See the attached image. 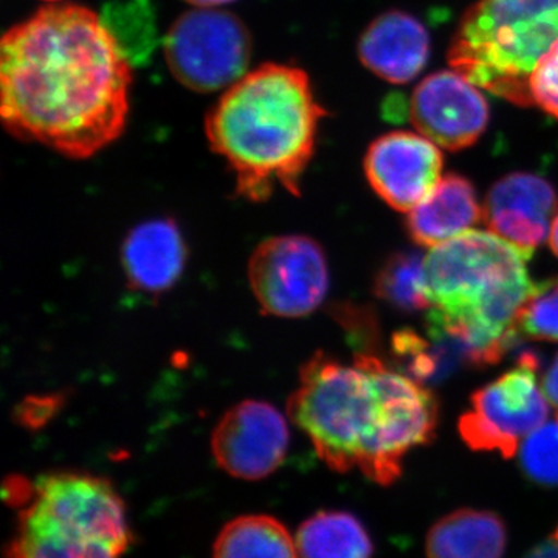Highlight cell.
I'll return each instance as SVG.
<instances>
[{"label": "cell", "mask_w": 558, "mask_h": 558, "mask_svg": "<svg viewBox=\"0 0 558 558\" xmlns=\"http://www.w3.org/2000/svg\"><path fill=\"white\" fill-rule=\"evenodd\" d=\"M483 220V207L470 180L449 174L427 199L411 209L407 230L418 247H436L472 230Z\"/></svg>", "instance_id": "17"}, {"label": "cell", "mask_w": 558, "mask_h": 558, "mask_svg": "<svg viewBox=\"0 0 558 558\" xmlns=\"http://www.w3.org/2000/svg\"><path fill=\"white\" fill-rule=\"evenodd\" d=\"M250 54L247 27L227 11H190L174 22L165 39L172 75L196 92H215L236 83L244 76Z\"/></svg>", "instance_id": "8"}, {"label": "cell", "mask_w": 558, "mask_h": 558, "mask_svg": "<svg viewBox=\"0 0 558 558\" xmlns=\"http://www.w3.org/2000/svg\"><path fill=\"white\" fill-rule=\"evenodd\" d=\"M529 258L492 231L469 230L425 256L433 340L470 365H495L519 341L520 311L535 289Z\"/></svg>", "instance_id": "3"}, {"label": "cell", "mask_w": 558, "mask_h": 558, "mask_svg": "<svg viewBox=\"0 0 558 558\" xmlns=\"http://www.w3.org/2000/svg\"><path fill=\"white\" fill-rule=\"evenodd\" d=\"M374 371L380 389V421L360 472L380 486H389L402 475L407 454L435 438L439 402L424 381L391 368L379 355L374 359Z\"/></svg>", "instance_id": "9"}, {"label": "cell", "mask_w": 558, "mask_h": 558, "mask_svg": "<svg viewBox=\"0 0 558 558\" xmlns=\"http://www.w3.org/2000/svg\"><path fill=\"white\" fill-rule=\"evenodd\" d=\"M185 263V242L172 220L140 223L123 244L124 274L143 292L160 293L172 288Z\"/></svg>", "instance_id": "16"}, {"label": "cell", "mask_w": 558, "mask_h": 558, "mask_svg": "<svg viewBox=\"0 0 558 558\" xmlns=\"http://www.w3.org/2000/svg\"><path fill=\"white\" fill-rule=\"evenodd\" d=\"M549 247L558 258V213L549 231Z\"/></svg>", "instance_id": "28"}, {"label": "cell", "mask_w": 558, "mask_h": 558, "mask_svg": "<svg viewBox=\"0 0 558 558\" xmlns=\"http://www.w3.org/2000/svg\"><path fill=\"white\" fill-rule=\"evenodd\" d=\"M527 90L532 106L558 120V39L532 69Z\"/></svg>", "instance_id": "25"}, {"label": "cell", "mask_w": 558, "mask_h": 558, "mask_svg": "<svg viewBox=\"0 0 558 558\" xmlns=\"http://www.w3.org/2000/svg\"><path fill=\"white\" fill-rule=\"evenodd\" d=\"M391 343L396 359L405 366L407 374L414 379L421 381L435 379L440 365L446 363L439 352H436L435 347L422 339L413 329L399 330L392 336Z\"/></svg>", "instance_id": "24"}, {"label": "cell", "mask_w": 558, "mask_h": 558, "mask_svg": "<svg viewBox=\"0 0 558 558\" xmlns=\"http://www.w3.org/2000/svg\"><path fill=\"white\" fill-rule=\"evenodd\" d=\"M429 36L421 21L403 11H388L363 32L359 58L374 75L392 84H407L425 69Z\"/></svg>", "instance_id": "15"}, {"label": "cell", "mask_w": 558, "mask_h": 558, "mask_svg": "<svg viewBox=\"0 0 558 558\" xmlns=\"http://www.w3.org/2000/svg\"><path fill=\"white\" fill-rule=\"evenodd\" d=\"M325 116L304 70L269 62L231 84L209 110L205 132L233 171L236 193L263 202L277 185L300 196Z\"/></svg>", "instance_id": "2"}, {"label": "cell", "mask_w": 558, "mask_h": 558, "mask_svg": "<svg viewBox=\"0 0 558 558\" xmlns=\"http://www.w3.org/2000/svg\"><path fill=\"white\" fill-rule=\"evenodd\" d=\"M213 558H300L295 538L270 515H244L220 531Z\"/></svg>", "instance_id": "20"}, {"label": "cell", "mask_w": 558, "mask_h": 558, "mask_svg": "<svg viewBox=\"0 0 558 558\" xmlns=\"http://www.w3.org/2000/svg\"><path fill=\"white\" fill-rule=\"evenodd\" d=\"M542 384L550 405L558 409V352L553 363H550L548 371H546L545 376H543Z\"/></svg>", "instance_id": "26"}, {"label": "cell", "mask_w": 558, "mask_h": 558, "mask_svg": "<svg viewBox=\"0 0 558 558\" xmlns=\"http://www.w3.org/2000/svg\"><path fill=\"white\" fill-rule=\"evenodd\" d=\"M374 293L389 307L416 314L432 307L425 258L418 252H396L381 264L374 278Z\"/></svg>", "instance_id": "21"}, {"label": "cell", "mask_w": 558, "mask_h": 558, "mask_svg": "<svg viewBox=\"0 0 558 558\" xmlns=\"http://www.w3.org/2000/svg\"><path fill=\"white\" fill-rule=\"evenodd\" d=\"M557 213L558 196L548 180L531 172H513L488 190L483 220L488 231L531 259L549 238Z\"/></svg>", "instance_id": "14"}, {"label": "cell", "mask_w": 558, "mask_h": 558, "mask_svg": "<svg viewBox=\"0 0 558 558\" xmlns=\"http://www.w3.org/2000/svg\"><path fill=\"white\" fill-rule=\"evenodd\" d=\"M7 488L17 508L7 558H120L131 546L123 498L101 476L54 472Z\"/></svg>", "instance_id": "4"}, {"label": "cell", "mask_w": 558, "mask_h": 558, "mask_svg": "<svg viewBox=\"0 0 558 558\" xmlns=\"http://www.w3.org/2000/svg\"><path fill=\"white\" fill-rule=\"evenodd\" d=\"M524 558H558V524L556 531L549 535L548 539L539 543L534 549L529 550Z\"/></svg>", "instance_id": "27"}, {"label": "cell", "mask_w": 558, "mask_h": 558, "mask_svg": "<svg viewBox=\"0 0 558 558\" xmlns=\"http://www.w3.org/2000/svg\"><path fill=\"white\" fill-rule=\"evenodd\" d=\"M407 116L418 134L440 149H468L487 130L488 102L458 70H439L411 92Z\"/></svg>", "instance_id": "11"}, {"label": "cell", "mask_w": 558, "mask_h": 558, "mask_svg": "<svg viewBox=\"0 0 558 558\" xmlns=\"http://www.w3.org/2000/svg\"><path fill=\"white\" fill-rule=\"evenodd\" d=\"M558 39V0H478L450 44L451 69L480 89L532 106L527 81Z\"/></svg>", "instance_id": "5"}, {"label": "cell", "mask_w": 558, "mask_h": 558, "mask_svg": "<svg viewBox=\"0 0 558 558\" xmlns=\"http://www.w3.org/2000/svg\"><path fill=\"white\" fill-rule=\"evenodd\" d=\"M374 352H359L352 365L318 352L300 371L289 399V417L336 472L362 470L376 438L380 389Z\"/></svg>", "instance_id": "6"}, {"label": "cell", "mask_w": 558, "mask_h": 558, "mask_svg": "<svg viewBox=\"0 0 558 558\" xmlns=\"http://www.w3.org/2000/svg\"><path fill=\"white\" fill-rule=\"evenodd\" d=\"M300 558H373L374 545L365 524L344 510H322L296 532Z\"/></svg>", "instance_id": "19"}, {"label": "cell", "mask_w": 558, "mask_h": 558, "mask_svg": "<svg viewBox=\"0 0 558 558\" xmlns=\"http://www.w3.org/2000/svg\"><path fill=\"white\" fill-rule=\"evenodd\" d=\"M520 340L558 343V277L545 279L520 311L515 325Z\"/></svg>", "instance_id": "22"}, {"label": "cell", "mask_w": 558, "mask_h": 558, "mask_svg": "<svg viewBox=\"0 0 558 558\" xmlns=\"http://www.w3.org/2000/svg\"><path fill=\"white\" fill-rule=\"evenodd\" d=\"M508 527L492 510L458 509L436 521L425 539L427 558H505Z\"/></svg>", "instance_id": "18"}, {"label": "cell", "mask_w": 558, "mask_h": 558, "mask_svg": "<svg viewBox=\"0 0 558 558\" xmlns=\"http://www.w3.org/2000/svg\"><path fill=\"white\" fill-rule=\"evenodd\" d=\"M288 418L270 403L244 400L227 411L211 436V451L223 472L259 481L277 472L288 454Z\"/></svg>", "instance_id": "12"}, {"label": "cell", "mask_w": 558, "mask_h": 558, "mask_svg": "<svg viewBox=\"0 0 558 558\" xmlns=\"http://www.w3.org/2000/svg\"><path fill=\"white\" fill-rule=\"evenodd\" d=\"M248 281L264 314L306 317L328 295V259L312 238H270L250 256Z\"/></svg>", "instance_id": "10"}, {"label": "cell", "mask_w": 558, "mask_h": 558, "mask_svg": "<svg viewBox=\"0 0 558 558\" xmlns=\"http://www.w3.org/2000/svg\"><path fill=\"white\" fill-rule=\"evenodd\" d=\"M131 84L119 39L86 7H44L0 44L3 126L70 159H89L123 134Z\"/></svg>", "instance_id": "1"}, {"label": "cell", "mask_w": 558, "mask_h": 558, "mask_svg": "<svg viewBox=\"0 0 558 558\" xmlns=\"http://www.w3.org/2000/svg\"><path fill=\"white\" fill-rule=\"evenodd\" d=\"M548 416L549 400L539 384V359L535 352L524 351L512 369L473 392L458 429L470 449L498 451L502 458L512 459Z\"/></svg>", "instance_id": "7"}, {"label": "cell", "mask_w": 558, "mask_h": 558, "mask_svg": "<svg viewBox=\"0 0 558 558\" xmlns=\"http://www.w3.org/2000/svg\"><path fill=\"white\" fill-rule=\"evenodd\" d=\"M193 5L199 9H213V7L223 5V3L233 2V0H189Z\"/></svg>", "instance_id": "29"}, {"label": "cell", "mask_w": 558, "mask_h": 558, "mask_svg": "<svg viewBox=\"0 0 558 558\" xmlns=\"http://www.w3.org/2000/svg\"><path fill=\"white\" fill-rule=\"evenodd\" d=\"M439 146L418 132L395 131L374 140L363 168L371 189L385 204L410 213L442 180Z\"/></svg>", "instance_id": "13"}, {"label": "cell", "mask_w": 558, "mask_h": 558, "mask_svg": "<svg viewBox=\"0 0 558 558\" xmlns=\"http://www.w3.org/2000/svg\"><path fill=\"white\" fill-rule=\"evenodd\" d=\"M520 465L532 483L558 487V422H545L523 440Z\"/></svg>", "instance_id": "23"}, {"label": "cell", "mask_w": 558, "mask_h": 558, "mask_svg": "<svg viewBox=\"0 0 558 558\" xmlns=\"http://www.w3.org/2000/svg\"><path fill=\"white\" fill-rule=\"evenodd\" d=\"M46 2H54V3H57V2H61V0H46Z\"/></svg>", "instance_id": "30"}]
</instances>
